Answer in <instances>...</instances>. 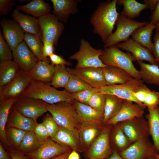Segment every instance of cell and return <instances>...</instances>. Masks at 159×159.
<instances>
[{
	"mask_svg": "<svg viewBox=\"0 0 159 159\" xmlns=\"http://www.w3.org/2000/svg\"><path fill=\"white\" fill-rule=\"evenodd\" d=\"M15 9L11 16L21 26L25 32L33 34H41L38 19L24 14Z\"/></svg>",
	"mask_w": 159,
	"mask_h": 159,
	"instance_id": "obj_21",
	"label": "cell"
},
{
	"mask_svg": "<svg viewBox=\"0 0 159 159\" xmlns=\"http://www.w3.org/2000/svg\"><path fill=\"white\" fill-rule=\"evenodd\" d=\"M103 63L121 69L130 74L133 78L141 80L139 71L135 67L133 62L136 60L131 54L125 53L115 45L104 48V53L100 56Z\"/></svg>",
	"mask_w": 159,
	"mask_h": 159,
	"instance_id": "obj_4",
	"label": "cell"
},
{
	"mask_svg": "<svg viewBox=\"0 0 159 159\" xmlns=\"http://www.w3.org/2000/svg\"><path fill=\"white\" fill-rule=\"evenodd\" d=\"M71 152L69 151L58 155L51 159H67L68 156Z\"/></svg>",
	"mask_w": 159,
	"mask_h": 159,
	"instance_id": "obj_58",
	"label": "cell"
},
{
	"mask_svg": "<svg viewBox=\"0 0 159 159\" xmlns=\"http://www.w3.org/2000/svg\"><path fill=\"white\" fill-rule=\"evenodd\" d=\"M100 92L99 88H91L72 94L73 99L81 103L88 105L89 100L95 92Z\"/></svg>",
	"mask_w": 159,
	"mask_h": 159,
	"instance_id": "obj_42",
	"label": "cell"
},
{
	"mask_svg": "<svg viewBox=\"0 0 159 159\" xmlns=\"http://www.w3.org/2000/svg\"><path fill=\"white\" fill-rule=\"evenodd\" d=\"M18 2H21V3H24V2H30L29 1H30L29 0H18Z\"/></svg>",
	"mask_w": 159,
	"mask_h": 159,
	"instance_id": "obj_61",
	"label": "cell"
},
{
	"mask_svg": "<svg viewBox=\"0 0 159 159\" xmlns=\"http://www.w3.org/2000/svg\"><path fill=\"white\" fill-rule=\"evenodd\" d=\"M49 58L51 64L55 66L58 65L71 66L72 64L71 62L66 60L61 56L55 53L50 56Z\"/></svg>",
	"mask_w": 159,
	"mask_h": 159,
	"instance_id": "obj_51",
	"label": "cell"
},
{
	"mask_svg": "<svg viewBox=\"0 0 159 159\" xmlns=\"http://www.w3.org/2000/svg\"><path fill=\"white\" fill-rule=\"evenodd\" d=\"M156 26V30L159 31V22L155 25Z\"/></svg>",
	"mask_w": 159,
	"mask_h": 159,
	"instance_id": "obj_60",
	"label": "cell"
},
{
	"mask_svg": "<svg viewBox=\"0 0 159 159\" xmlns=\"http://www.w3.org/2000/svg\"><path fill=\"white\" fill-rule=\"evenodd\" d=\"M148 109L147 118L149 133L155 150L159 153V107L157 106Z\"/></svg>",
	"mask_w": 159,
	"mask_h": 159,
	"instance_id": "obj_33",
	"label": "cell"
},
{
	"mask_svg": "<svg viewBox=\"0 0 159 159\" xmlns=\"http://www.w3.org/2000/svg\"><path fill=\"white\" fill-rule=\"evenodd\" d=\"M45 141L39 138L33 131H27L18 147V150L24 154H27L38 149Z\"/></svg>",
	"mask_w": 159,
	"mask_h": 159,
	"instance_id": "obj_36",
	"label": "cell"
},
{
	"mask_svg": "<svg viewBox=\"0 0 159 159\" xmlns=\"http://www.w3.org/2000/svg\"><path fill=\"white\" fill-rule=\"evenodd\" d=\"M155 150L154 145L150 143L145 138H143L135 142L122 151L121 155L123 159H144L154 155Z\"/></svg>",
	"mask_w": 159,
	"mask_h": 159,
	"instance_id": "obj_16",
	"label": "cell"
},
{
	"mask_svg": "<svg viewBox=\"0 0 159 159\" xmlns=\"http://www.w3.org/2000/svg\"><path fill=\"white\" fill-rule=\"evenodd\" d=\"M27 132L16 128H8L6 133L10 146L12 145L18 148Z\"/></svg>",
	"mask_w": 159,
	"mask_h": 159,
	"instance_id": "obj_40",
	"label": "cell"
},
{
	"mask_svg": "<svg viewBox=\"0 0 159 159\" xmlns=\"http://www.w3.org/2000/svg\"><path fill=\"white\" fill-rule=\"evenodd\" d=\"M18 98H11L0 101V139L7 146L10 145L6 133V125L10 111Z\"/></svg>",
	"mask_w": 159,
	"mask_h": 159,
	"instance_id": "obj_29",
	"label": "cell"
},
{
	"mask_svg": "<svg viewBox=\"0 0 159 159\" xmlns=\"http://www.w3.org/2000/svg\"><path fill=\"white\" fill-rule=\"evenodd\" d=\"M154 159H159V154H156L154 156Z\"/></svg>",
	"mask_w": 159,
	"mask_h": 159,
	"instance_id": "obj_62",
	"label": "cell"
},
{
	"mask_svg": "<svg viewBox=\"0 0 159 159\" xmlns=\"http://www.w3.org/2000/svg\"><path fill=\"white\" fill-rule=\"evenodd\" d=\"M43 43L42 55L44 61L49 63L50 60L48 57L54 53L55 50V46L52 42L45 41Z\"/></svg>",
	"mask_w": 159,
	"mask_h": 159,
	"instance_id": "obj_48",
	"label": "cell"
},
{
	"mask_svg": "<svg viewBox=\"0 0 159 159\" xmlns=\"http://www.w3.org/2000/svg\"><path fill=\"white\" fill-rule=\"evenodd\" d=\"M150 23L155 25L159 22V0L156 6L150 17Z\"/></svg>",
	"mask_w": 159,
	"mask_h": 159,
	"instance_id": "obj_53",
	"label": "cell"
},
{
	"mask_svg": "<svg viewBox=\"0 0 159 159\" xmlns=\"http://www.w3.org/2000/svg\"><path fill=\"white\" fill-rule=\"evenodd\" d=\"M44 103L58 125L69 130L80 141L79 132L84 124L73 104L65 102Z\"/></svg>",
	"mask_w": 159,
	"mask_h": 159,
	"instance_id": "obj_3",
	"label": "cell"
},
{
	"mask_svg": "<svg viewBox=\"0 0 159 159\" xmlns=\"http://www.w3.org/2000/svg\"><path fill=\"white\" fill-rule=\"evenodd\" d=\"M104 53V50L96 49L84 39H81L79 50L71 55L69 59L77 61L75 68L79 69L87 67H104L100 56Z\"/></svg>",
	"mask_w": 159,
	"mask_h": 159,
	"instance_id": "obj_5",
	"label": "cell"
},
{
	"mask_svg": "<svg viewBox=\"0 0 159 159\" xmlns=\"http://www.w3.org/2000/svg\"><path fill=\"white\" fill-rule=\"evenodd\" d=\"M9 154L12 159H30L26 155L18 150H11Z\"/></svg>",
	"mask_w": 159,
	"mask_h": 159,
	"instance_id": "obj_54",
	"label": "cell"
},
{
	"mask_svg": "<svg viewBox=\"0 0 159 159\" xmlns=\"http://www.w3.org/2000/svg\"><path fill=\"white\" fill-rule=\"evenodd\" d=\"M20 70L18 65L13 60L0 62V87L11 81Z\"/></svg>",
	"mask_w": 159,
	"mask_h": 159,
	"instance_id": "obj_31",
	"label": "cell"
},
{
	"mask_svg": "<svg viewBox=\"0 0 159 159\" xmlns=\"http://www.w3.org/2000/svg\"><path fill=\"white\" fill-rule=\"evenodd\" d=\"M16 8L35 17H40L50 13V4L43 0H33L25 5H17Z\"/></svg>",
	"mask_w": 159,
	"mask_h": 159,
	"instance_id": "obj_30",
	"label": "cell"
},
{
	"mask_svg": "<svg viewBox=\"0 0 159 159\" xmlns=\"http://www.w3.org/2000/svg\"><path fill=\"white\" fill-rule=\"evenodd\" d=\"M24 41L39 61L44 62L42 55L43 43L41 34L25 32Z\"/></svg>",
	"mask_w": 159,
	"mask_h": 159,
	"instance_id": "obj_37",
	"label": "cell"
},
{
	"mask_svg": "<svg viewBox=\"0 0 159 159\" xmlns=\"http://www.w3.org/2000/svg\"><path fill=\"white\" fill-rule=\"evenodd\" d=\"M146 22H140L128 18L120 14L116 23V29L104 44V48L125 42L138 28L145 25Z\"/></svg>",
	"mask_w": 159,
	"mask_h": 159,
	"instance_id": "obj_6",
	"label": "cell"
},
{
	"mask_svg": "<svg viewBox=\"0 0 159 159\" xmlns=\"http://www.w3.org/2000/svg\"><path fill=\"white\" fill-rule=\"evenodd\" d=\"M92 87L77 76L71 74L69 80L64 88L67 92L73 94Z\"/></svg>",
	"mask_w": 159,
	"mask_h": 159,
	"instance_id": "obj_39",
	"label": "cell"
},
{
	"mask_svg": "<svg viewBox=\"0 0 159 159\" xmlns=\"http://www.w3.org/2000/svg\"><path fill=\"white\" fill-rule=\"evenodd\" d=\"M71 150L69 147L59 144L49 138L37 150L26 155L30 159H51Z\"/></svg>",
	"mask_w": 159,
	"mask_h": 159,
	"instance_id": "obj_14",
	"label": "cell"
},
{
	"mask_svg": "<svg viewBox=\"0 0 159 159\" xmlns=\"http://www.w3.org/2000/svg\"><path fill=\"white\" fill-rule=\"evenodd\" d=\"M39 100L49 104L65 102L72 104V94L65 90H59L46 83L32 80L20 96Z\"/></svg>",
	"mask_w": 159,
	"mask_h": 159,
	"instance_id": "obj_2",
	"label": "cell"
},
{
	"mask_svg": "<svg viewBox=\"0 0 159 159\" xmlns=\"http://www.w3.org/2000/svg\"><path fill=\"white\" fill-rule=\"evenodd\" d=\"M117 0H108L100 4L90 18L93 32L97 34L105 44L113 33L120 14L117 11Z\"/></svg>",
	"mask_w": 159,
	"mask_h": 159,
	"instance_id": "obj_1",
	"label": "cell"
},
{
	"mask_svg": "<svg viewBox=\"0 0 159 159\" xmlns=\"http://www.w3.org/2000/svg\"><path fill=\"white\" fill-rule=\"evenodd\" d=\"M13 60L21 69L29 72L39 61L24 41L19 44L12 52Z\"/></svg>",
	"mask_w": 159,
	"mask_h": 159,
	"instance_id": "obj_15",
	"label": "cell"
},
{
	"mask_svg": "<svg viewBox=\"0 0 159 159\" xmlns=\"http://www.w3.org/2000/svg\"><path fill=\"white\" fill-rule=\"evenodd\" d=\"M104 128L102 125H83L79 132L83 151L88 149Z\"/></svg>",
	"mask_w": 159,
	"mask_h": 159,
	"instance_id": "obj_25",
	"label": "cell"
},
{
	"mask_svg": "<svg viewBox=\"0 0 159 159\" xmlns=\"http://www.w3.org/2000/svg\"><path fill=\"white\" fill-rule=\"evenodd\" d=\"M80 157L77 151L73 150L69 155L67 159H80Z\"/></svg>",
	"mask_w": 159,
	"mask_h": 159,
	"instance_id": "obj_57",
	"label": "cell"
},
{
	"mask_svg": "<svg viewBox=\"0 0 159 159\" xmlns=\"http://www.w3.org/2000/svg\"><path fill=\"white\" fill-rule=\"evenodd\" d=\"M0 24L3 37L13 52L24 41L25 32L14 20L3 18Z\"/></svg>",
	"mask_w": 159,
	"mask_h": 159,
	"instance_id": "obj_12",
	"label": "cell"
},
{
	"mask_svg": "<svg viewBox=\"0 0 159 159\" xmlns=\"http://www.w3.org/2000/svg\"><path fill=\"white\" fill-rule=\"evenodd\" d=\"M16 1L15 0H0V15L4 16L7 15Z\"/></svg>",
	"mask_w": 159,
	"mask_h": 159,
	"instance_id": "obj_49",
	"label": "cell"
},
{
	"mask_svg": "<svg viewBox=\"0 0 159 159\" xmlns=\"http://www.w3.org/2000/svg\"><path fill=\"white\" fill-rule=\"evenodd\" d=\"M103 72L106 85L124 84L134 78L126 71L114 66H106Z\"/></svg>",
	"mask_w": 159,
	"mask_h": 159,
	"instance_id": "obj_24",
	"label": "cell"
},
{
	"mask_svg": "<svg viewBox=\"0 0 159 159\" xmlns=\"http://www.w3.org/2000/svg\"><path fill=\"white\" fill-rule=\"evenodd\" d=\"M50 138L59 144L69 147L73 150L79 152L83 151L80 141L70 131L63 127L59 126L56 134Z\"/></svg>",
	"mask_w": 159,
	"mask_h": 159,
	"instance_id": "obj_26",
	"label": "cell"
},
{
	"mask_svg": "<svg viewBox=\"0 0 159 159\" xmlns=\"http://www.w3.org/2000/svg\"><path fill=\"white\" fill-rule=\"evenodd\" d=\"M144 84L141 80L133 78L122 84L106 85L99 88V92L105 95H113L123 99L133 102L143 109L145 107L134 97L132 92Z\"/></svg>",
	"mask_w": 159,
	"mask_h": 159,
	"instance_id": "obj_8",
	"label": "cell"
},
{
	"mask_svg": "<svg viewBox=\"0 0 159 159\" xmlns=\"http://www.w3.org/2000/svg\"><path fill=\"white\" fill-rule=\"evenodd\" d=\"M110 129L104 127L88 149L87 159H104L112 152L109 142Z\"/></svg>",
	"mask_w": 159,
	"mask_h": 159,
	"instance_id": "obj_11",
	"label": "cell"
},
{
	"mask_svg": "<svg viewBox=\"0 0 159 159\" xmlns=\"http://www.w3.org/2000/svg\"><path fill=\"white\" fill-rule=\"evenodd\" d=\"M71 74L75 75L91 87L100 88L106 85L103 67H87L79 69L67 68Z\"/></svg>",
	"mask_w": 159,
	"mask_h": 159,
	"instance_id": "obj_13",
	"label": "cell"
},
{
	"mask_svg": "<svg viewBox=\"0 0 159 159\" xmlns=\"http://www.w3.org/2000/svg\"><path fill=\"white\" fill-rule=\"evenodd\" d=\"M158 64H159V63Z\"/></svg>",
	"mask_w": 159,
	"mask_h": 159,
	"instance_id": "obj_64",
	"label": "cell"
},
{
	"mask_svg": "<svg viewBox=\"0 0 159 159\" xmlns=\"http://www.w3.org/2000/svg\"><path fill=\"white\" fill-rule=\"evenodd\" d=\"M133 102L124 100L121 108L118 112L105 124L115 125L120 122H124L137 117H142L144 112L143 109Z\"/></svg>",
	"mask_w": 159,
	"mask_h": 159,
	"instance_id": "obj_18",
	"label": "cell"
},
{
	"mask_svg": "<svg viewBox=\"0 0 159 159\" xmlns=\"http://www.w3.org/2000/svg\"><path fill=\"white\" fill-rule=\"evenodd\" d=\"M105 96L103 121L105 124L118 112L124 100L113 95L106 94Z\"/></svg>",
	"mask_w": 159,
	"mask_h": 159,
	"instance_id": "obj_34",
	"label": "cell"
},
{
	"mask_svg": "<svg viewBox=\"0 0 159 159\" xmlns=\"http://www.w3.org/2000/svg\"><path fill=\"white\" fill-rule=\"evenodd\" d=\"M32 80L29 72L21 69L11 81L0 87V101L20 97Z\"/></svg>",
	"mask_w": 159,
	"mask_h": 159,
	"instance_id": "obj_9",
	"label": "cell"
},
{
	"mask_svg": "<svg viewBox=\"0 0 159 159\" xmlns=\"http://www.w3.org/2000/svg\"><path fill=\"white\" fill-rule=\"evenodd\" d=\"M13 106L24 116L36 121L39 117L48 112L44 101L31 98L20 97Z\"/></svg>",
	"mask_w": 159,
	"mask_h": 159,
	"instance_id": "obj_10",
	"label": "cell"
},
{
	"mask_svg": "<svg viewBox=\"0 0 159 159\" xmlns=\"http://www.w3.org/2000/svg\"><path fill=\"white\" fill-rule=\"evenodd\" d=\"M10 48L4 38L0 29V61L12 60V53Z\"/></svg>",
	"mask_w": 159,
	"mask_h": 159,
	"instance_id": "obj_43",
	"label": "cell"
},
{
	"mask_svg": "<svg viewBox=\"0 0 159 159\" xmlns=\"http://www.w3.org/2000/svg\"><path fill=\"white\" fill-rule=\"evenodd\" d=\"M153 43V56L157 63H159V31L156 30Z\"/></svg>",
	"mask_w": 159,
	"mask_h": 159,
	"instance_id": "obj_52",
	"label": "cell"
},
{
	"mask_svg": "<svg viewBox=\"0 0 159 159\" xmlns=\"http://www.w3.org/2000/svg\"><path fill=\"white\" fill-rule=\"evenodd\" d=\"M70 75L71 74L65 66H55L54 74L50 84L56 88H64L68 82Z\"/></svg>",
	"mask_w": 159,
	"mask_h": 159,
	"instance_id": "obj_38",
	"label": "cell"
},
{
	"mask_svg": "<svg viewBox=\"0 0 159 159\" xmlns=\"http://www.w3.org/2000/svg\"><path fill=\"white\" fill-rule=\"evenodd\" d=\"M33 131L39 138L43 140H45L49 137L46 129L42 123H37Z\"/></svg>",
	"mask_w": 159,
	"mask_h": 159,
	"instance_id": "obj_50",
	"label": "cell"
},
{
	"mask_svg": "<svg viewBox=\"0 0 159 159\" xmlns=\"http://www.w3.org/2000/svg\"><path fill=\"white\" fill-rule=\"evenodd\" d=\"M37 121L21 114L13 106L9 116L7 127H14L26 131H33Z\"/></svg>",
	"mask_w": 159,
	"mask_h": 159,
	"instance_id": "obj_22",
	"label": "cell"
},
{
	"mask_svg": "<svg viewBox=\"0 0 159 159\" xmlns=\"http://www.w3.org/2000/svg\"><path fill=\"white\" fill-rule=\"evenodd\" d=\"M117 4L123 6L120 14L132 19L139 16L143 11L148 9L146 4L135 0H117Z\"/></svg>",
	"mask_w": 159,
	"mask_h": 159,
	"instance_id": "obj_35",
	"label": "cell"
},
{
	"mask_svg": "<svg viewBox=\"0 0 159 159\" xmlns=\"http://www.w3.org/2000/svg\"><path fill=\"white\" fill-rule=\"evenodd\" d=\"M52 14L62 23H66L70 16L77 13L79 0H51Z\"/></svg>",
	"mask_w": 159,
	"mask_h": 159,
	"instance_id": "obj_20",
	"label": "cell"
},
{
	"mask_svg": "<svg viewBox=\"0 0 159 159\" xmlns=\"http://www.w3.org/2000/svg\"><path fill=\"white\" fill-rule=\"evenodd\" d=\"M9 154L5 150L1 143L0 144V159H11Z\"/></svg>",
	"mask_w": 159,
	"mask_h": 159,
	"instance_id": "obj_56",
	"label": "cell"
},
{
	"mask_svg": "<svg viewBox=\"0 0 159 159\" xmlns=\"http://www.w3.org/2000/svg\"><path fill=\"white\" fill-rule=\"evenodd\" d=\"M156 29L155 25L148 23L137 29L132 35V39L139 44L148 49L152 53L153 43L151 37L153 30Z\"/></svg>",
	"mask_w": 159,
	"mask_h": 159,
	"instance_id": "obj_28",
	"label": "cell"
},
{
	"mask_svg": "<svg viewBox=\"0 0 159 159\" xmlns=\"http://www.w3.org/2000/svg\"><path fill=\"white\" fill-rule=\"evenodd\" d=\"M45 127L49 137L52 138L58 130L59 126L50 114H47L42 122Z\"/></svg>",
	"mask_w": 159,
	"mask_h": 159,
	"instance_id": "obj_44",
	"label": "cell"
},
{
	"mask_svg": "<svg viewBox=\"0 0 159 159\" xmlns=\"http://www.w3.org/2000/svg\"><path fill=\"white\" fill-rule=\"evenodd\" d=\"M107 159H123L118 154L117 151H114L111 155Z\"/></svg>",
	"mask_w": 159,
	"mask_h": 159,
	"instance_id": "obj_59",
	"label": "cell"
},
{
	"mask_svg": "<svg viewBox=\"0 0 159 159\" xmlns=\"http://www.w3.org/2000/svg\"><path fill=\"white\" fill-rule=\"evenodd\" d=\"M84 124L102 125L104 113L74 100L72 104Z\"/></svg>",
	"mask_w": 159,
	"mask_h": 159,
	"instance_id": "obj_19",
	"label": "cell"
},
{
	"mask_svg": "<svg viewBox=\"0 0 159 159\" xmlns=\"http://www.w3.org/2000/svg\"><path fill=\"white\" fill-rule=\"evenodd\" d=\"M115 45L119 49L121 48L130 53L137 62L145 61L150 64L159 65L151 52L132 39L119 43Z\"/></svg>",
	"mask_w": 159,
	"mask_h": 159,
	"instance_id": "obj_17",
	"label": "cell"
},
{
	"mask_svg": "<svg viewBox=\"0 0 159 159\" xmlns=\"http://www.w3.org/2000/svg\"><path fill=\"white\" fill-rule=\"evenodd\" d=\"M38 20L43 42H49L56 46L64 29L63 23L51 13L39 18Z\"/></svg>",
	"mask_w": 159,
	"mask_h": 159,
	"instance_id": "obj_7",
	"label": "cell"
},
{
	"mask_svg": "<svg viewBox=\"0 0 159 159\" xmlns=\"http://www.w3.org/2000/svg\"><path fill=\"white\" fill-rule=\"evenodd\" d=\"M153 159V158H150V159Z\"/></svg>",
	"mask_w": 159,
	"mask_h": 159,
	"instance_id": "obj_63",
	"label": "cell"
},
{
	"mask_svg": "<svg viewBox=\"0 0 159 159\" xmlns=\"http://www.w3.org/2000/svg\"><path fill=\"white\" fill-rule=\"evenodd\" d=\"M138 117L126 121L120 126L129 140L135 142L139 139L145 138L149 128L136 122Z\"/></svg>",
	"mask_w": 159,
	"mask_h": 159,
	"instance_id": "obj_23",
	"label": "cell"
},
{
	"mask_svg": "<svg viewBox=\"0 0 159 159\" xmlns=\"http://www.w3.org/2000/svg\"><path fill=\"white\" fill-rule=\"evenodd\" d=\"M159 0H144V4L147 5L148 9L153 11L155 9Z\"/></svg>",
	"mask_w": 159,
	"mask_h": 159,
	"instance_id": "obj_55",
	"label": "cell"
},
{
	"mask_svg": "<svg viewBox=\"0 0 159 159\" xmlns=\"http://www.w3.org/2000/svg\"><path fill=\"white\" fill-rule=\"evenodd\" d=\"M105 95L98 92L93 93L90 98L88 105L95 109L104 113Z\"/></svg>",
	"mask_w": 159,
	"mask_h": 159,
	"instance_id": "obj_41",
	"label": "cell"
},
{
	"mask_svg": "<svg viewBox=\"0 0 159 159\" xmlns=\"http://www.w3.org/2000/svg\"><path fill=\"white\" fill-rule=\"evenodd\" d=\"M140 67L139 75L143 82L159 86V65L137 62Z\"/></svg>",
	"mask_w": 159,
	"mask_h": 159,
	"instance_id": "obj_32",
	"label": "cell"
},
{
	"mask_svg": "<svg viewBox=\"0 0 159 159\" xmlns=\"http://www.w3.org/2000/svg\"><path fill=\"white\" fill-rule=\"evenodd\" d=\"M114 140L116 145L120 148L125 147L128 143L129 140L120 126L116 130L114 136Z\"/></svg>",
	"mask_w": 159,
	"mask_h": 159,
	"instance_id": "obj_46",
	"label": "cell"
},
{
	"mask_svg": "<svg viewBox=\"0 0 159 159\" xmlns=\"http://www.w3.org/2000/svg\"><path fill=\"white\" fill-rule=\"evenodd\" d=\"M150 90L146 85L143 84L135 91L133 92L132 94L140 104L145 107L143 103L147 94Z\"/></svg>",
	"mask_w": 159,
	"mask_h": 159,
	"instance_id": "obj_47",
	"label": "cell"
},
{
	"mask_svg": "<svg viewBox=\"0 0 159 159\" xmlns=\"http://www.w3.org/2000/svg\"><path fill=\"white\" fill-rule=\"evenodd\" d=\"M55 66L47 62L39 61L29 72L32 80L49 83L53 76Z\"/></svg>",
	"mask_w": 159,
	"mask_h": 159,
	"instance_id": "obj_27",
	"label": "cell"
},
{
	"mask_svg": "<svg viewBox=\"0 0 159 159\" xmlns=\"http://www.w3.org/2000/svg\"><path fill=\"white\" fill-rule=\"evenodd\" d=\"M143 104L148 108L158 106L159 105V92L150 90L147 94Z\"/></svg>",
	"mask_w": 159,
	"mask_h": 159,
	"instance_id": "obj_45",
	"label": "cell"
}]
</instances>
